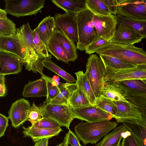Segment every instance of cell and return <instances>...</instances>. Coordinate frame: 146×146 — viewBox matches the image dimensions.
<instances>
[{"instance_id": "5bb4252c", "label": "cell", "mask_w": 146, "mask_h": 146, "mask_svg": "<svg viewBox=\"0 0 146 146\" xmlns=\"http://www.w3.org/2000/svg\"><path fill=\"white\" fill-rule=\"evenodd\" d=\"M74 117L82 121L94 122L110 120L112 115L100 108L95 105L77 109H72Z\"/></svg>"}, {"instance_id": "836d02e7", "label": "cell", "mask_w": 146, "mask_h": 146, "mask_svg": "<svg viewBox=\"0 0 146 146\" xmlns=\"http://www.w3.org/2000/svg\"><path fill=\"white\" fill-rule=\"evenodd\" d=\"M87 8L95 15H108L111 14L102 0H85Z\"/></svg>"}, {"instance_id": "7c38bea8", "label": "cell", "mask_w": 146, "mask_h": 146, "mask_svg": "<svg viewBox=\"0 0 146 146\" xmlns=\"http://www.w3.org/2000/svg\"><path fill=\"white\" fill-rule=\"evenodd\" d=\"M0 52L18 56L24 61L25 66L28 63L26 47L22 40L17 34L9 36H0Z\"/></svg>"}, {"instance_id": "2e32d148", "label": "cell", "mask_w": 146, "mask_h": 146, "mask_svg": "<svg viewBox=\"0 0 146 146\" xmlns=\"http://www.w3.org/2000/svg\"><path fill=\"white\" fill-rule=\"evenodd\" d=\"M113 102L117 108V112L113 118L117 123L136 122L141 120V113L135 106L129 101Z\"/></svg>"}, {"instance_id": "9c48e42d", "label": "cell", "mask_w": 146, "mask_h": 146, "mask_svg": "<svg viewBox=\"0 0 146 146\" xmlns=\"http://www.w3.org/2000/svg\"><path fill=\"white\" fill-rule=\"evenodd\" d=\"M117 16L146 20V0H117Z\"/></svg>"}, {"instance_id": "30bf717a", "label": "cell", "mask_w": 146, "mask_h": 146, "mask_svg": "<svg viewBox=\"0 0 146 146\" xmlns=\"http://www.w3.org/2000/svg\"><path fill=\"white\" fill-rule=\"evenodd\" d=\"M106 71V75L104 80L105 84L128 80L146 79V65H138L129 69Z\"/></svg>"}, {"instance_id": "b9f144b4", "label": "cell", "mask_w": 146, "mask_h": 146, "mask_svg": "<svg viewBox=\"0 0 146 146\" xmlns=\"http://www.w3.org/2000/svg\"><path fill=\"white\" fill-rule=\"evenodd\" d=\"M80 141L77 136L69 129L63 141L71 146H82L80 144Z\"/></svg>"}, {"instance_id": "f35d334b", "label": "cell", "mask_w": 146, "mask_h": 146, "mask_svg": "<svg viewBox=\"0 0 146 146\" xmlns=\"http://www.w3.org/2000/svg\"><path fill=\"white\" fill-rule=\"evenodd\" d=\"M111 43V40H108L101 37L88 46L85 50L86 53L90 54Z\"/></svg>"}, {"instance_id": "74e56055", "label": "cell", "mask_w": 146, "mask_h": 146, "mask_svg": "<svg viewBox=\"0 0 146 146\" xmlns=\"http://www.w3.org/2000/svg\"><path fill=\"white\" fill-rule=\"evenodd\" d=\"M47 80V96L43 104L49 103L58 95L60 92V88L58 85L54 84L51 78L46 75Z\"/></svg>"}, {"instance_id": "f546056e", "label": "cell", "mask_w": 146, "mask_h": 146, "mask_svg": "<svg viewBox=\"0 0 146 146\" xmlns=\"http://www.w3.org/2000/svg\"><path fill=\"white\" fill-rule=\"evenodd\" d=\"M117 22L121 23L146 38V20L116 15Z\"/></svg>"}, {"instance_id": "d6a6232c", "label": "cell", "mask_w": 146, "mask_h": 146, "mask_svg": "<svg viewBox=\"0 0 146 146\" xmlns=\"http://www.w3.org/2000/svg\"><path fill=\"white\" fill-rule=\"evenodd\" d=\"M43 67L57 74L63 79L66 83L72 84L76 82V80L70 74L66 72L50 59H46L42 62Z\"/></svg>"}, {"instance_id": "d6986e66", "label": "cell", "mask_w": 146, "mask_h": 146, "mask_svg": "<svg viewBox=\"0 0 146 146\" xmlns=\"http://www.w3.org/2000/svg\"><path fill=\"white\" fill-rule=\"evenodd\" d=\"M22 96L24 97H34L47 96V80L46 75L34 81H29L24 88Z\"/></svg>"}, {"instance_id": "8992f818", "label": "cell", "mask_w": 146, "mask_h": 146, "mask_svg": "<svg viewBox=\"0 0 146 146\" xmlns=\"http://www.w3.org/2000/svg\"><path fill=\"white\" fill-rule=\"evenodd\" d=\"M128 100L137 107L141 114L142 119L122 123L133 136L138 146H146V96L130 97Z\"/></svg>"}, {"instance_id": "d590c367", "label": "cell", "mask_w": 146, "mask_h": 146, "mask_svg": "<svg viewBox=\"0 0 146 146\" xmlns=\"http://www.w3.org/2000/svg\"><path fill=\"white\" fill-rule=\"evenodd\" d=\"M94 105L111 114L113 118L116 113L117 108L113 101L102 95L97 98Z\"/></svg>"}, {"instance_id": "cb8c5ba5", "label": "cell", "mask_w": 146, "mask_h": 146, "mask_svg": "<svg viewBox=\"0 0 146 146\" xmlns=\"http://www.w3.org/2000/svg\"><path fill=\"white\" fill-rule=\"evenodd\" d=\"M39 37L47 45L56 28L54 17L50 15L44 18L37 26Z\"/></svg>"}, {"instance_id": "ee69618b", "label": "cell", "mask_w": 146, "mask_h": 146, "mask_svg": "<svg viewBox=\"0 0 146 146\" xmlns=\"http://www.w3.org/2000/svg\"><path fill=\"white\" fill-rule=\"evenodd\" d=\"M8 117L0 114V137L4 135L5 131L8 125Z\"/></svg>"}, {"instance_id": "603a6c76", "label": "cell", "mask_w": 146, "mask_h": 146, "mask_svg": "<svg viewBox=\"0 0 146 146\" xmlns=\"http://www.w3.org/2000/svg\"><path fill=\"white\" fill-rule=\"evenodd\" d=\"M102 95L113 101L129 102L126 92L115 82L105 84Z\"/></svg>"}, {"instance_id": "f6af8a7d", "label": "cell", "mask_w": 146, "mask_h": 146, "mask_svg": "<svg viewBox=\"0 0 146 146\" xmlns=\"http://www.w3.org/2000/svg\"><path fill=\"white\" fill-rule=\"evenodd\" d=\"M120 146H138L133 136L131 134L127 138L123 139Z\"/></svg>"}, {"instance_id": "f1b7e54d", "label": "cell", "mask_w": 146, "mask_h": 146, "mask_svg": "<svg viewBox=\"0 0 146 146\" xmlns=\"http://www.w3.org/2000/svg\"><path fill=\"white\" fill-rule=\"evenodd\" d=\"M68 104L72 109L79 108L92 105L82 90L77 86L71 92Z\"/></svg>"}, {"instance_id": "7a4b0ae2", "label": "cell", "mask_w": 146, "mask_h": 146, "mask_svg": "<svg viewBox=\"0 0 146 146\" xmlns=\"http://www.w3.org/2000/svg\"><path fill=\"white\" fill-rule=\"evenodd\" d=\"M96 52L99 55L111 56L135 65H146V52L134 45H123L111 42Z\"/></svg>"}, {"instance_id": "f5cc1de1", "label": "cell", "mask_w": 146, "mask_h": 146, "mask_svg": "<svg viewBox=\"0 0 146 146\" xmlns=\"http://www.w3.org/2000/svg\"></svg>"}, {"instance_id": "c3c4849f", "label": "cell", "mask_w": 146, "mask_h": 146, "mask_svg": "<svg viewBox=\"0 0 146 146\" xmlns=\"http://www.w3.org/2000/svg\"><path fill=\"white\" fill-rule=\"evenodd\" d=\"M52 80L53 82L56 85H58L60 83L59 81L60 80V78L58 76L54 75L52 77Z\"/></svg>"}, {"instance_id": "7dc6e473", "label": "cell", "mask_w": 146, "mask_h": 146, "mask_svg": "<svg viewBox=\"0 0 146 146\" xmlns=\"http://www.w3.org/2000/svg\"><path fill=\"white\" fill-rule=\"evenodd\" d=\"M49 139L45 138L40 139L35 142L33 146H48Z\"/></svg>"}, {"instance_id": "f907efd6", "label": "cell", "mask_w": 146, "mask_h": 146, "mask_svg": "<svg viewBox=\"0 0 146 146\" xmlns=\"http://www.w3.org/2000/svg\"><path fill=\"white\" fill-rule=\"evenodd\" d=\"M56 146H69V145L63 141L59 144L58 145Z\"/></svg>"}, {"instance_id": "ffe728a7", "label": "cell", "mask_w": 146, "mask_h": 146, "mask_svg": "<svg viewBox=\"0 0 146 146\" xmlns=\"http://www.w3.org/2000/svg\"><path fill=\"white\" fill-rule=\"evenodd\" d=\"M115 82L125 91L128 98L146 96V84L141 80H128Z\"/></svg>"}, {"instance_id": "277c9868", "label": "cell", "mask_w": 146, "mask_h": 146, "mask_svg": "<svg viewBox=\"0 0 146 146\" xmlns=\"http://www.w3.org/2000/svg\"><path fill=\"white\" fill-rule=\"evenodd\" d=\"M76 14L79 38L76 47L83 51L91 43L101 37L98 35L95 27L93 20L94 14L87 8Z\"/></svg>"}, {"instance_id": "7bdbcfd3", "label": "cell", "mask_w": 146, "mask_h": 146, "mask_svg": "<svg viewBox=\"0 0 146 146\" xmlns=\"http://www.w3.org/2000/svg\"><path fill=\"white\" fill-rule=\"evenodd\" d=\"M105 4L111 14L116 16L118 11V3L117 0H102Z\"/></svg>"}, {"instance_id": "d4e9b609", "label": "cell", "mask_w": 146, "mask_h": 146, "mask_svg": "<svg viewBox=\"0 0 146 146\" xmlns=\"http://www.w3.org/2000/svg\"><path fill=\"white\" fill-rule=\"evenodd\" d=\"M51 1L69 14L77 13L87 8L85 0H52Z\"/></svg>"}, {"instance_id": "52a82bcc", "label": "cell", "mask_w": 146, "mask_h": 146, "mask_svg": "<svg viewBox=\"0 0 146 146\" xmlns=\"http://www.w3.org/2000/svg\"><path fill=\"white\" fill-rule=\"evenodd\" d=\"M7 14L17 17L36 15L41 13L45 0H5Z\"/></svg>"}, {"instance_id": "83f0119b", "label": "cell", "mask_w": 146, "mask_h": 146, "mask_svg": "<svg viewBox=\"0 0 146 146\" xmlns=\"http://www.w3.org/2000/svg\"><path fill=\"white\" fill-rule=\"evenodd\" d=\"M126 129L123 124L115 127L112 132L105 135L103 139L95 146H120L122 138L121 134Z\"/></svg>"}, {"instance_id": "4dcf8cb0", "label": "cell", "mask_w": 146, "mask_h": 146, "mask_svg": "<svg viewBox=\"0 0 146 146\" xmlns=\"http://www.w3.org/2000/svg\"><path fill=\"white\" fill-rule=\"evenodd\" d=\"M46 46L48 52L58 60L68 64L69 61L66 51L57 40L52 36L48 41Z\"/></svg>"}, {"instance_id": "1f68e13d", "label": "cell", "mask_w": 146, "mask_h": 146, "mask_svg": "<svg viewBox=\"0 0 146 146\" xmlns=\"http://www.w3.org/2000/svg\"><path fill=\"white\" fill-rule=\"evenodd\" d=\"M58 86L60 88V92L58 95L50 103L59 104H69V100L71 92L76 86L75 83L60 82Z\"/></svg>"}, {"instance_id": "8fae6325", "label": "cell", "mask_w": 146, "mask_h": 146, "mask_svg": "<svg viewBox=\"0 0 146 146\" xmlns=\"http://www.w3.org/2000/svg\"><path fill=\"white\" fill-rule=\"evenodd\" d=\"M54 17L56 27L70 40L78 44L79 38L76 13H56Z\"/></svg>"}, {"instance_id": "5b68a950", "label": "cell", "mask_w": 146, "mask_h": 146, "mask_svg": "<svg viewBox=\"0 0 146 146\" xmlns=\"http://www.w3.org/2000/svg\"><path fill=\"white\" fill-rule=\"evenodd\" d=\"M97 99L102 94L106 73L102 59L96 54L90 55L88 59L85 73Z\"/></svg>"}, {"instance_id": "4316f807", "label": "cell", "mask_w": 146, "mask_h": 146, "mask_svg": "<svg viewBox=\"0 0 146 146\" xmlns=\"http://www.w3.org/2000/svg\"><path fill=\"white\" fill-rule=\"evenodd\" d=\"M99 56L105 65L106 70L129 69L137 66L111 56L103 54Z\"/></svg>"}, {"instance_id": "484cf974", "label": "cell", "mask_w": 146, "mask_h": 146, "mask_svg": "<svg viewBox=\"0 0 146 146\" xmlns=\"http://www.w3.org/2000/svg\"><path fill=\"white\" fill-rule=\"evenodd\" d=\"M75 74L77 78L75 83L76 86L82 90L92 105H94L96 98L85 73L82 71H79Z\"/></svg>"}, {"instance_id": "ac0fdd59", "label": "cell", "mask_w": 146, "mask_h": 146, "mask_svg": "<svg viewBox=\"0 0 146 146\" xmlns=\"http://www.w3.org/2000/svg\"><path fill=\"white\" fill-rule=\"evenodd\" d=\"M24 61L18 56L0 52V75L17 74L20 72Z\"/></svg>"}, {"instance_id": "4fadbf2b", "label": "cell", "mask_w": 146, "mask_h": 146, "mask_svg": "<svg viewBox=\"0 0 146 146\" xmlns=\"http://www.w3.org/2000/svg\"><path fill=\"white\" fill-rule=\"evenodd\" d=\"M95 27L98 35L108 40H111L115 33L117 25L116 16L95 15L93 18Z\"/></svg>"}, {"instance_id": "8d00e7d4", "label": "cell", "mask_w": 146, "mask_h": 146, "mask_svg": "<svg viewBox=\"0 0 146 146\" xmlns=\"http://www.w3.org/2000/svg\"><path fill=\"white\" fill-rule=\"evenodd\" d=\"M33 42L37 49L46 59H51V56L49 54L46 46L39 37L37 27L33 30Z\"/></svg>"}, {"instance_id": "7402d4cb", "label": "cell", "mask_w": 146, "mask_h": 146, "mask_svg": "<svg viewBox=\"0 0 146 146\" xmlns=\"http://www.w3.org/2000/svg\"><path fill=\"white\" fill-rule=\"evenodd\" d=\"M52 36L57 40L64 48L69 61L74 62L77 59V48L74 41L56 27Z\"/></svg>"}, {"instance_id": "6da1fadb", "label": "cell", "mask_w": 146, "mask_h": 146, "mask_svg": "<svg viewBox=\"0 0 146 146\" xmlns=\"http://www.w3.org/2000/svg\"><path fill=\"white\" fill-rule=\"evenodd\" d=\"M117 125V122L110 120L81 122L75 126L74 130L80 140L84 145L96 144Z\"/></svg>"}, {"instance_id": "e0dca14e", "label": "cell", "mask_w": 146, "mask_h": 146, "mask_svg": "<svg viewBox=\"0 0 146 146\" xmlns=\"http://www.w3.org/2000/svg\"><path fill=\"white\" fill-rule=\"evenodd\" d=\"M118 28L111 40L114 44L123 45H133L141 41L143 37L137 32L121 23L117 22Z\"/></svg>"}, {"instance_id": "9a60e30c", "label": "cell", "mask_w": 146, "mask_h": 146, "mask_svg": "<svg viewBox=\"0 0 146 146\" xmlns=\"http://www.w3.org/2000/svg\"><path fill=\"white\" fill-rule=\"evenodd\" d=\"M31 106L29 101L24 98L17 100L12 104L9 112L12 126L19 127L28 119V114Z\"/></svg>"}, {"instance_id": "3957f363", "label": "cell", "mask_w": 146, "mask_h": 146, "mask_svg": "<svg viewBox=\"0 0 146 146\" xmlns=\"http://www.w3.org/2000/svg\"><path fill=\"white\" fill-rule=\"evenodd\" d=\"M33 30L27 23L17 28L16 34L21 38L26 47L27 52L28 62L25 66L27 70H32L34 73H39L41 76L43 66L42 61L46 59L37 49L33 42Z\"/></svg>"}, {"instance_id": "e575fe53", "label": "cell", "mask_w": 146, "mask_h": 146, "mask_svg": "<svg viewBox=\"0 0 146 146\" xmlns=\"http://www.w3.org/2000/svg\"><path fill=\"white\" fill-rule=\"evenodd\" d=\"M16 25L7 16L0 18V36H9L15 35Z\"/></svg>"}, {"instance_id": "681fc988", "label": "cell", "mask_w": 146, "mask_h": 146, "mask_svg": "<svg viewBox=\"0 0 146 146\" xmlns=\"http://www.w3.org/2000/svg\"><path fill=\"white\" fill-rule=\"evenodd\" d=\"M131 133L127 129L123 132L121 134V136L122 138H126L129 136L131 135Z\"/></svg>"}, {"instance_id": "ba28073f", "label": "cell", "mask_w": 146, "mask_h": 146, "mask_svg": "<svg viewBox=\"0 0 146 146\" xmlns=\"http://www.w3.org/2000/svg\"><path fill=\"white\" fill-rule=\"evenodd\" d=\"M39 107L43 113V117L51 118L61 127L70 129V124L74 118L72 108L69 104L49 103L43 104Z\"/></svg>"}, {"instance_id": "60d3db41", "label": "cell", "mask_w": 146, "mask_h": 146, "mask_svg": "<svg viewBox=\"0 0 146 146\" xmlns=\"http://www.w3.org/2000/svg\"><path fill=\"white\" fill-rule=\"evenodd\" d=\"M33 127L44 129H53L61 127L56 121L50 117H43L33 125Z\"/></svg>"}, {"instance_id": "44dd1931", "label": "cell", "mask_w": 146, "mask_h": 146, "mask_svg": "<svg viewBox=\"0 0 146 146\" xmlns=\"http://www.w3.org/2000/svg\"><path fill=\"white\" fill-rule=\"evenodd\" d=\"M23 132L25 137H31L35 143L37 141L45 138H50L58 135L62 131L61 127L53 129H44L34 127L32 126L27 127H23Z\"/></svg>"}, {"instance_id": "ab89813d", "label": "cell", "mask_w": 146, "mask_h": 146, "mask_svg": "<svg viewBox=\"0 0 146 146\" xmlns=\"http://www.w3.org/2000/svg\"><path fill=\"white\" fill-rule=\"evenodd\" d=\"M43 113L39 107L33 102L28 114V121L33 125L43 117Z\"/></svg>"}, {"instance_id": "bcb514c9", "label": "cell", "mask_w": 146, "mask_h": 146, "mask_svg": "<svg viewBox=\"0 0 146 146\" xmlns=\"http://www.w3.org/2000/svg\"><path fill=\"white\" fill-rule=\"evenodd\" d=\"M5 75H0V97H3L6 94V88L5 83Z\"/></svg>"}, {"instance_id": "816d5d0a", "label": "cell", "mask_w": 146, "mask_h": 146, "mask_svg": "<svg viewBox=\"0 0 146 146\" xmlns=\"http://www.w3.org/2000/svg\"><path fill=\"white\" fill-rule=\"evenodd\" d=\"M142 81L144 82L146 84V79L142 80Z\"/></svg>"}]
</instances>
